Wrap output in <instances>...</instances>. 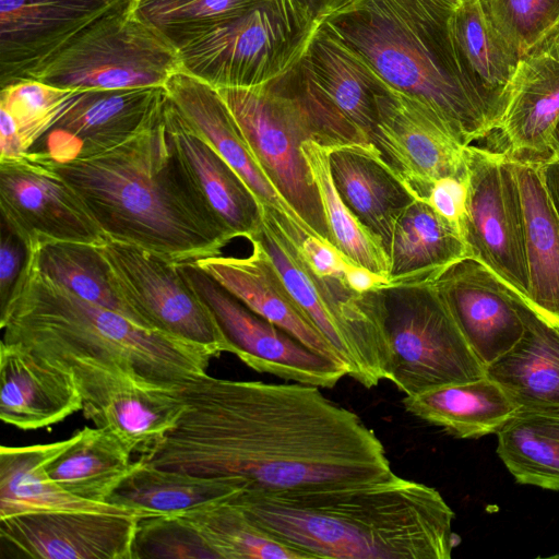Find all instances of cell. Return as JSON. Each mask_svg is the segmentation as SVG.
Wrapping results in <instances>:
<instances>
[{
    "instance_id": "30",
    "label": "cell",
    "mask_w": 559,
    "mask_h": 559,
    "mask_svg": "<svg viewBox=\"0 0 559 559\" xmlns=\"http://www.w3.org/2000/svg\"><path fill=\"white\" fill-rule=\"evenodd\" d=\"M451 31L462 72L492 132L508 106L521 59L487 24L478 0H464L457 5Z\"/></svg>"
},
{
    "instance_id": "44",
    "label": "cell",
    "mask_w": 559,
    "mask_h": 559,
    "mask_svg": "<svg viewBox=\"0 0 559 559\" xmlns=\"http://www.w3.org/2000/svg\"><path fill=\"white\" fill-rule=\"evenodd\" d=\"M298 247L310 270L319 278L338 281L346 286L345 273L350 262L332 243L307 235Z\"/></svg>"
},
{
    "instance_id": "1",
    "label": "cell",
    "mask_w": 559,
    "mask_h": 559,
    "mask_svg": "<svg viewBox=\"0 0 559 559\" xmlns=\"http://www.w3.org/2000/svg\"><path fill=\"white\" fill-rule=\"evenodd\" d=\"M179 392L183 414L139 455L146 463L257 492L357 485L393 473L373 430L318 386L205 373Z\"/></svg>"
},
{
    "instance_id": "28",
    "label": "cell",
    "mask_w": 559,
    "mask_h": 559,
    "mask_svg": "<svg viewBox=\"0 0 559 559\" xmlns=\"http://www.w3.org/2000/svg\"><path fill=\"white\" fill-rule=\"evenodd\" d=\"M524 333L503 356L485 368L518 408L559 409V328L538 316L515 293Z\"/></svg>"
},
{
    "instance_id": "9",
    "label": "cell",
    "mask_w": 559,
    "mask_h": 559,
    "mask_svg": "<svg viewBox=\"0 0 559 559\" xmlns=\"http://www.w3.org/2000/svg\"><path fill=\"white\" fill-rule=\"evenodd\" d=\"M178 50L133 10V0L88 25L31 79L78 91L165 87Z\"/></svg>"
},
{
    "instance_id": "6",
    "label": "cell",
    "mask_w": 559,
    "mask_h": 559,
    "mask_svg": "<svg viewBox=\"0 0 559 559\" xmlns=\"http://www.w3.org/2000/svg\"><path fill=\"white\" fill-rule=\"evenodd\" d=\"M386 349V380L405 395L486 376L433 282L361 293Z\"/></svg>"
},
{
    "instance_id": "47",
    "label": "cell",
    "mask_w": 559,
    "mask_h": 559,
    "mask_svg": "<svg viewBox=\"0 0 559 559\" xmlns=\"http://www.w3.org/2000/svg\"><path fill=\"white\" fill-rule=\"evenodd\" d=\"M11 116L0 109V160L26 155Z\"/></svg>"
},
{
    "instance_id": "17",
    "label": "cell",
    "mask_w": 559,
    "mask_h": 559,
    "mask_svg": "<svg viewBox=\"0 0 559 559\" xmlns=\"http://www.w3.org/2000/svg\"><path fill=\"white\" fill-rule=\"evenodd\" d=\"M142 518L48 511L0 519L1 550L34 559H133Z\"/></svg>"
},
{
    "instance_id": "22",
    "label": "cell",
    "mask_w": 559,
    "mask_h": 559,
    "mask_svg": "<svg viewBox=\"0 0 559 559\" xmlns=\"http://www.w3.org/2000/svg\"><path fill=\"white\" fill-rule=\"evenodd\" d=\"M163 115L171 148L214 219L231 239L250 240L262 224V207L255 195L186 121L167 94Z\"/></svg>"
},
{
    "instance_id": "5",
    "label": "cell",
    "mask_w": 559,
    "mask_h": 559,
    "mask_svg": "<svg viewBox=\"0 0 559 559\" xmlns=\"http://www.w3.org/2000/svg\"><path fill=\"white\" fill-rule=\"evenodd\" d=\"M457 0H350L324 23L390 87L429 107L465 146L491 133L453 43Z\"/></svg>"
},
{
    "instance_id": "2",
    "label": "cell",
    "mask_w": 559,
    "mask_h": 559,
    "mask_svg": "<svg viewBox=\"0 0 559 559\" xmlns=\"http://www.w3.org/2000/svg\"><path fill=\"white\" fill-rule=\"evenodd\" d=\"M5 343L19 344L70 372L83 400L117 377L178 390L207 373L219 354L85 300L50 278L28 251L4 305Z\"/></svg>"
},
{
    "instance_id": "24",
    "label": "cell",
    "mask_w": 559,
    "mask_h": 559,
    "mask_svg": "<svg viewBox=\"0 0 559 559\" xmlns=\"http://www.w3.org/2000/svg\"><path fill=\"white\" fill-rule=\"evenodd\" d=\"M250 242L252 251L248 257L218 254L193 262L253 312L312 350L343 365L334 348L293 299L262 246L255 240Z\"/></svg>"
},
{
    "instance_id": "46",
    "label": "cell",
    "mask_w": 559,
    "mask_h": 559,
    "mask_svg": "<svg viewBox=\"0 0 559 559\" xmlns=\"http://www.w3.org/2000/svg\"><path fill=\"white\" fill-rule=\"evenodd\" d=\"M24 242L2 222L0 240V306L15 285L27 257Z\"/></svg>"
},
{
    "instance_id": "52",
    "label": "cell",
    "mask_w": 559,
    "mask_h": 559,
    "mask_svg": "<svg viewBox=\"0 0 559 559\" xmlns=\"http://www.w3.org/2000/svg\"><path fill=\"white\" fill-rule=\"evenodd\" d=\"M554 144L555 148L559 147V121L554 131Z\"/></svg>"
},
{
    "instance_id": "29",
    "label": "cell",
    "mask_w": 559,
    "mask_h": 559,
    "mask_svg": "<svg viewBox=\"0 0 559 559\" xmlns=\"http://www.w3.org/2000/svg\"><path fill=\"white\" fill-rule=\"evenodd\" d=\"M95 427L117 435L134 453H142L178 424L185 411L179 389H164L123 377L83 404Z\"/></svg>"
},
{
    "instance_id": "49",
    "label": "cell",
    "mask_w": 559,
    "mask_h": 559,
    "mask_svg": "<svg viewBox=\"0 0 559 559\" xmlns=\"http://www.w3.org/2000/svg\"><path fill=\"white\" fill-rule=\"evenodd\" d=\"M345 284L350 290L361 294L386 285L388 280L368 269L349 263L345 273Z\"/></svg>"
},
{
    "instance_id": "37",
    "label": "cell",
    "mask_w": 559,
    "mask_h": 559,
    "mask_svg": "<svg viewBox=\"0 0 559 559\" xmlns=\"http://www.w3.org/2000/svg\"><path fill=\"white\" fill-rule=\"evenodd\" d=\"M180 515L221 559H307L272 536L229 499Z\"/></svg>"
},
{
    "instance_id": "20",
    "label": "cell",
    "mask_w": 559,
    "mask_h": 559,
    "mask_svg": "<svg viewBox=\"0 0 559 559\" xmlns=\"http://www.w3.org/2000/svg\"><path fill=\"white\" fill-rule=\"evenodd\" d=\"M165 95V87L83 91L47 132L50 144L34 153L66 160L117 146L150 122Z\"/></svg>"
},
{
    "instance_id": "15",
    "label": "cell",
    "mask_w": 559,
    "mask_h": 559,
    "mask_svg": "<svg viewBox=\"0 0 559 559\" xmlns=\"http://www.w3.org/2000/svg\"><path fill=\"white\" fill-rule=\"evenodd\" d=\"M377 108L371 145L415 199L427 202L441 178L466 177V146L429 107L388 86Z\"/></svg>"
},
{
    "instance_id": "35",
    "label": "cell",
    "mask_w": 559,
    "mask_h": 559,
    "mask_svg": "<svg viewBox=\"0 0 559 559\" xmlns=\"http://www.w3.org/2000/svg\"><path fill=\"white\" fill-rule=\"evenodd\" d=\"M238 483L134 461L108 502L160 514H179L241 492Z\"/></svg>"
},
{
    "instance_id": "25",
    "label": "cell",
    "mask_w": 559,
    "mask_h": 559,
    "mask_svg": "<svg viewBox=\"0 0 559 559\" xmlns=\"http://www.w3.org/2000/svg\"><path fill=\"white\" fill-rule=\"evenodd\" d=\"M559 121V60L534 52L520 60L510 99L496 134L512 159L542 162L555 150Z\"/></svg>"
},
{
    "instance_id": "8",
    "label": "cell",
    "mask_w": 559,
    "mask_h": 559,
    "mask_svg": "<svg viewBox=\"0 0 559 559\" xmlns=\"http://www.w3.org/2000/svg\"><path fill=\"white\" fill-rule=\"evenodd\" d=\"M217 91L269 181L311 235L332 243L320 194L301 152L306 140L317 142L316 131L286 73L259 86Z\"/></svg>"
},
{
    "instance_id": "19",
    "label": "cell",
    "mask_w": 559,
    "mask_h": 559,
    "mask_svg": "<svg viewBox=\"0 0 559 559\" xmlns=\"http://www.w3.org/2000/svg\"><path fill=\"white\" fill-rule=\"evenodd\" d=\"M432 282L485 368L523 335L525 325L515 292L480 262L463 259Z\"/></svg>"
},
{
    "instance_id": "45",
    "label": "cell",
    "mask_w": 559,
    "mask_h": 559,
    "mask_svg": "<svg viewBox=\"0 0 559 559\" xmlns=\"http://www.w3.org/2000/svg\"><path fill=\"white\" fill-rule=\"evenodd\" d=\"M466 177H445L433 183L427 202L461 233L466 213Z\"/></svg>"
},
{
    "instance_id": "21",
    "label": "cell",
    "mask_w": 559,
    "mask_h": 559,
    "mask_svg": "<svg viewBox=\"0 0 559 559\" xmlns=\"http://www.w3.org/2000/svg\"><path fill=\"white\" fill-rule=\"evenodd\" d=\"M165 91L186 121L247 183L263 210L271 213L281 226L301 228L310 234L258 165L217 88L178 71L169 78Z\"/></svg>"
},
{
    "instance_id": "16",
    "label": "cell",
    "mask_w": 559,
    "mask_h": 559,
    "mask_svg": "<svg viewBox=\"0 0 559 559\" xmlns=\"http://www.w3.org/2000/svg\"><path fill=\"white\" fill-rule=\"evenodd\" d=\"M0 211L27 251L51 241L96 246L105 236L75 192L35 153L0 160Z\"/></svg>"
},
{
    "instance_id": "48",
    "label": "cell",
    "mask_w": 559,
    "mask_h": 559,
    "mask_svg": "<svg viewBox=\"0 0 559 559\" xmlns=\"http://www.w3.org/2000/svg\"><path fill=\"white\" fill-rule=\"evenodd\" d=\"M539 169L547 195L559 217V147L539 162Z\"/></svg>"
},
{
    "instance_id": "39",
    "label": "cell",
    "mask_w": 559,
    "mask_h": 559,
    "mask_svg": "<svg viewBox=\"0 0 559 559\" xmlns=\"http://www.w3.org/2000/svg\"><path fill=\"white\" fill-rule=\"evenodd\" d=\"M32 251L40 271L50 278L81 298L119 312L140 325L112 288L107 265L94 245L51 241Z\"/></svg>"
},
{
    "instance_id": "34",
    "label": "cell",
    "mask_w": 559,
    "mask_h": 559,
    "mask_svg": "<svg viewBox=\"0 0 559 559\" xmlns=\"http://www.w3.org/2000/svg\"><path fill=\"white\" fill-rule=\"evenodd\" d=\"M132 453L109 429L85 426L46 469L68 492L88 501L108 502L133 468Z\"/></svg>"
},
{
    "instance_id": "4",
    "label": "cell",
    "mask_w": 559,
    "mask_h": 559,
    "mask_svg": "<svg viewBox=\"0 0 559 559\" xmlns=\"http://www.w3.org/2000/svg\"><path fill=\"white\" fill-rule=\"evenodd\" d=\"M164 99L150 122L117 146L66 160L35 154L75 192L104 235L175 263L218 255L231 238L171 148Z\"/></svg>"
},
{
    "instance_id": "40",
    "label": "cell",
    "mask_w": 559,
    "mask_h": 559,
    "mask_svg": "<svg viewBox=\"0 0 559 559\" xmlns=\"http://www.w3.org/2000/svg\"><path fill=\"white\" fill-rule=\"evenodd\" d=\"M259 0H133L136 15L177 50Z\"/></svg>"
},
{
    "instance_id": "31",
    "label": "cell",
    "mask_w": 559,
    "mask_h": 559,
    "mask_svg": "<svg viewBox=\"0 0 559 559\" xmlns=\"http://www.w3.org/2000/svg\"><path fill=\"white\" fill-rule=\"evenodd\" d=\"M385 255L390 285L432 282L454 263L471 258L459 229L417 199L397 218Z\"/></svg>"
},
{
    "instance_id": "27",
    "label": "cell",
    "mask_w": 559,
    "mask_h": 559,
    "mask_svg": "<svg viewBox=\"0 0 559 559\" xmlns=\"http://www.w3.org/2000/svg\"><path fill=\"white\" fill-rule=\"evenodd\" d=\"M72 442L0 449V519L48 511H91L138 518L158 515L110 502L79 498L60 487L47 473V465ZM162 515V514H160Z\"/></svg>"
},
{
    "instance_id": "11",
    "label": "cell",
    "mask_w": 559,
    "mask_h": 559,
    "mask_svg": "<svg viewBox=\"0 0 559 559\" xmlns=\"http://www.w3.org/2000/svg\"><path fill=\"white\" fill-rule=\"evenodd\" d=\"M287 75L313 124L317 143L328 148L372 146L377 96L389 85L324 23Z\"/></svg>"
},
{
    "instance_id": "10",
    "label": "cell",
    "mask_w": 559,
    "mask_h": 559,
    "mask_svg": "<svg viewBox=\"0 0 559 559\" xmlns=\"http://www.w3.org/2000/svg\"><path fill=\"white\" fill-rule=\"evenodd\" d=\"M251 240L265 250L293 299L337 353L347 376L367 389L386 380L384 341L360 294L338 281L319 278L298 243L264 210Z\"/></svg>"
},
{
    "instance_id": "50",
    "label": "cell",
    "mask_w": 559,
    "mask_h": 559,
    "mask_svg": "<svg viewBox=\"0 0 559 559\" xmlns=\"http://www.w3.org/2000/svg\"><path fill=\"white\" fill-rule=\"evenodd\" d=\"M348 1L350 0H297L309 16L319 24Z\"/></svg>"
},
{
    "instance_id": "53",
    "label": "cell",
    "mask_w": 559,
    "mask_h": 559,
    "mask_svg": "<svg viewBox=\"0 0 559 559\" xmlns=\"http://www.w3.org/2000/svg\"><path fill=\"white\" fill-rule=\"evenodd\" d=\"M460 3L463 2L464 0H457Z\"/></svg>"
},
{
    "instance_id": "23",
    "label": "cell",
    "mask_w": 559,
    "mask_h": 559,
    "mask_svg": "<svg viewBox=\"0 0 559 559\" xmlns=\"http://www.w3.org/2000/svg\"><path fill=\"white\" fill-rule=\"evenodd\" d=\"M83 409L73 376L27 348L1 341L0 419L21 430L60 423Z\"/></svg>"
},
{
    "instance_id": "32",
    "label": "cell",
    "mask_w": 559,
    "mask_h": 559,
    "mask_svg": "<svg viewBox=\"0 0 559 559\" xmlns=\"http://www.w3.org/2000/svg\"><path fill=\"white\" fill-rule=\"evenodd\" d=\"M512 160L525 219L530 283L525 302L548 323L559 328V217L545 190L539 162Z\"/></svg>"
},
{
    "instance_id": "3",
    "label": "cell",
    "mask_w": 559,
    "mask_h": 559,
    "mask_svg": "<svg viewBox=\"0 0 559 559\" xmlns=\"http://www.w3.org/2000/svg\"><path fill=\"white\" fill-rule=\"evenodd\" d=\"M310 558L450 559L454 512L435 488L392 473L374 481L228 498Z\"/></svg>"
},
{
    "instance_id": "14",
    "label": "cell",
    "mask_w": 559,
    "mask_h": 559,
    "mask_svg": "<svg viewBox=\"0 0 559 559\" xmlns=\"http://www.w3.org/2000/svg\"><path fill=\"white\" fill-rule=\"evenodd\" d=\"M177 267L212 312L230 354L251 369L318 388H333L347 376L341 362L312 350L253 312L193 261L177 263Z\"/></svg>"
},
{
    "instance_id": "41",
    "label": "cell",
    "mask_w": 559,
    "mask_h": 559,
    "mask_svg": "<svg viewBox=\"0 0 559 559\" xmlns=\"http://www.w3.org/2000/svg\"><path fill=\"white\" fill-rule=\"evenodd\" d=\"M0 88V109L13 119L26 153L83 92L57 87L35 79L20 80Z\"/></svg>"
},
{
    "instance_id": "43",
    "label": "cell",
    "mask_w": 559,
    "mask_h": 559,
    "mask_svg": "<svg viewBox=\"0 0 559 559\" xmlns=\"http://www.w3.org/2000/svg\"><path fill=\"white\" fill-rule=\"evenodd\" d=\"M139 558H217L198 532L178 514L140 519L133 545Z\"/></svg>"
},
{
    "instance_id": "42",
    "label": "cell",
    "mask_w": 559,
    "mask_h": 559,
    "mask_svg": "<svg viewBox=\"0 0 559 559\" xmlns=\"http://www.w3.org/2000/svg\"><path fill=\"white\" fill-rule=\"evenodd\" d=\"M484 19L520 58L559 23V0H478Z\"/></svg>"
},
{
    "instance_id": "51",
    "label": "cell",
    "mask_w": 559,
    "mask_h": 559,
    "mask_svg": "<svg viewBox=\"0 0 559 559\" xmlns=\"http://www.w3.org/2000/svg\"><path fill=\"white\" fill-rule=\"evenodd\" d=\"M534 52L548 53L559 60V23L530 53Z\"/></svg>"
},
{
    "instance_id": "33",
    "label": "cell",
    "mask_w": 559,
    "mask_h": 559,
    "mask_svg": "<svg viewBox=\"0 0 559 559\" xmlns=\"http://www.w3.org/2000/svg\"><path fill=\"white\" fill-rule=\"evenodd\" d=\"M402 403L413 416L460 439L496 433L518 409L506 391L487 376L405 395Z\"/></svg>"
},
{
    "instance_id": "38",
    "label": "cell",
    "mask_w": 559,
    "mask_h": 559,
    "mask_svg": "<svg viewBox=\"0 0 559 559\" xmlns=\"http://www.w3.org/2000/svg\"><path fill=\"white\" fill-rule=\"evenodd\" d=\"M301 152L317 185L333 246L352 264L386 277L388 260L383 250L352 214L334 186L329 148L306 140Z\"/></svg>"
},
{
    "instance_id": "36",
    "label": "cell",
    "mask_w": 559,
    "mask_h": 559,
    "mask_svg": "<svg viewBox=\"0 0 559 559\" xmlns=\"http://www.w3.org/2000/svg\"><path fill=\"white\" fill-rule=\"evenodd\" d=\"M496 435L498 456L519 484L559 490V409L518 408Z\"/></svg>"
},
{
    "instance_id": "7",
    "label": "cell",
    "mask_w": 559,
    "mask_h": 559,
    "mask_svg": "<svg viewBox=\"0 0 559 559\" xmlns=\"http://www.w3.org/2000/svg\"><path fill=\"white\" fill-rule=\"evenodd\" d=\"M320 25L297 0H259L179 48L180 71L215 88L259 86L290 70Z\"/></svg>"
},
{
    "instance_id": "18",
    "label": "cell",
    "mask_w": 559,
    "mask_h": 559,
    "mask_svg": "<svg viewBox=\"0 0 559 559\" xmlns=\"http://www.w3.org/2000/svg\"><path fill=\"white\" fill-rule=\"evenodd\" d=\"M129 0H0V87L31 79L100 16Z\"/></svg>"
},
{
    "instance_id": "13",
    "label": "cell",
    "mask_w": 559,
    "mask_h": 559,
    "mask_svg": "<svg viewBox=\"0 0 559 559\" xmlns=\"http://www.w3.org/2000/svg\"><path fill=\"white\" fill-rule=\"evenodd\" d=\"M466 213L461 235L471 258L525 301L528 272L525 219L513 160L502 151L465 147Z\"/></svg>"
},
{
    "instance_id": "12",
    "label": "cell",
    "mask_w": 559,
    "mask_h": 559,
    "mask_svg": "<svg viewBox=\"0 0 559 559\" xmlns=\"http://www.w3.org/2000/svg\"><path fill=\"white\" fill-rule=\"evenodd\" d=\"M95 247L117 296L141 326L213 348L219 355L230 353L215 318L177 263L106 235Z\"/></svg>"
},
{
    "instance_id": "26",
    "label": "cell",
    "mask_w": 559,
    "mask_h": 559,
    "mask_svg": "<svg viewBox=\"0 0 559 559\" xmlns=\"http://www.w3.org/2000/svg\"><path fill=\"white\" fill-rule=\"evenodd\" d=\"M329 164L341 199L385 254L397 218L415 197L372 146L329 148Z\"/></svg>"
}]
</instances>
